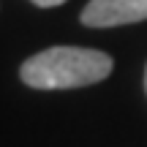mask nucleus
<instances>
[{
  "instance_id": "1",
  "label": "nucleus",
  "mask_w": 147,
  "mask_h": 147,
  "mask_svg": "<svg viewBox=\"0 0 147 147\" xmlns=\"http://www.w3.org/2000/svg\"><path fill=\"white\" fill-rule=\"evenodd\" d=\"M112 57L84 47H52L22 63L19 76L36 90H71L87 87L112 74Z\"/></svg>"
},
{
  "instance_id": "2",
  "label": "nucleus",
  "mask_w": 147,
  "mask_h": 147,
  "mask_svg": "<svg viewBox=\"0 0 147 147\" xmlns=\"http://www.w3.org/2000/svg\"><path fill=\"white\" fill-rule=\"evenodd\" d=\"M147 19V0H90L82 11V25L115 27Z\"/></svg>"
},
{
  "instance_id": "3",
  "label": "nucleus",
  "mask_w": 147,
  "mask_h": 147,
  "mask_svg": "<svg viewBox=\"0 0 147 147\" xmlns=\"http://www.w3.org/2000/svg\"><path fill=\"white\" fill-rule=\"evenodd\" d=\"M30 3H36L38 8H52V5H63L65 0H30Z\"/></svg>"
},
{
  "instance_id": "4",
  "label": "nucleus",
  "mask_w": 147,
  "mask_h": 147,
  "mask_svg": "<svg viewBox=\"0 0 147 147\" xmlns=\"http://www.w3.org/2000/svg\"><path fill=\"white\" fill-rule=\"evenodd\" d=\"M144 90H147V71H144Z\"/></svg>"
}]
</instances>
